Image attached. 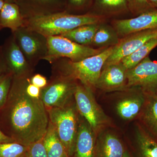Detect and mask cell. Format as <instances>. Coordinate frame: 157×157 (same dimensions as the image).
Here are the masks:
<instances>
[{
  "mask_svg": "<svg viewBox=\"0 0 157 157\" xmlns=\"http://www.w3.org/2000/svg\"><path fill=\"white\" fill-rule=\"evenodd\" d=\"M2 29V28H1V27H0V30Z\"/></svg>",
  "mask_w": 157,
  "mask_h": 157,
  "instance_id": "39",
  "label": "cell"
},
{
  "mask_svg": "<svg viewBox=\"0 0 157 157\" xmlns=\"http://www.w3.org/2000/svg\"><path fill=\"white\" fill-rule=\"evenodd\" d=\"M77 84L73 78L53 73L46 86L41 89L40 99L47 109L63 107L71 101Z\"/></svg>",
  "mask_w": 157,
  "mask_h": 157,
  "instance_id": "7",
  "label": "cell"
},
{
  "mask_svg": "<svg viewBox=\"0 0 157 157\" xmlns=\"http://www.w3.org/2000/svg\"></svg>",
  "mask_w": 157,
  "mask_h": 157,
  "instance_id": "40",
  "label": "cell"
},
{
  "mask_svg": "<svg viewBox=\"0 0 157 157\" xmlns=\"http://www.w3.org/2000/svg\"><path fill=\"white\" fill-rule=\"evenodd\" d=\"M31 83L40 89L43 88L48 84V81L45 76L37 74L32 76L30 78Z\"/></svg>",
  "mask_w": 157,
  "mask_h": 157,
  "instance_id": "31",
  "label": "cell"
},
{
  "mask_svg": "<svg viewBox=\"0 0 157 157\" xmlns=\"http://www.w3.org/2000/svg\"><path fill=\"white\" fill-rule=\"evenodd\" d=\"M28 147L16 142L0 144V157H27Z\"/></svg>",
  "mask_w": 157,
  "mask_h": 157,
  "instance_id": "26",
  "label": "cell"
},
{
  "mask_svg": "<svg viewBox=\"0 0 157 157\" xmlns=\"http://www.w3.org/2000/svg\"><path fill=\"white\" fill-rule=\"evenodd\" d=\"M99 141L98 154L100 157H123V146L120 140L111 133H104Z\"/></svg>",
  "mask_w": 157,
  "mask_h": 157,
  "instance_id": "19",
  "label": "cell"
},
{
  "mask_svg": "<svg viewBox=\"0 0 157 157\" xmlns=\"http://www.w3.org/2000/svg\"><path fill=\"white\" fill-rule=\"evenodd\" d=\"M148 1L153 8L157 9V0H148Z\"/></svg>",
  "mask_w": 157,
  "mask_h": 157,
  "instance_id": "35",
  "label": "cell"
},
{
  "mask_svg": "<svg viewBox=\"0 0 157 157\" xmlns=\"http://www.w3.org/2000/svg\"><path fill=\"white\" fill-rule=\"evenodd\" d=\"M14 35L20 49L29 63L34 68L48 52L47 37L25 26L20 28Z\"/></svg>",
  "mask_w": 157,
  "mask_h": 157,
  "instance_id": "6",
  "label": "cell"
},
{
  "mask_svg": "<svg viewBox=\"0 0 157 157\" xmlns=\"http://www.w3.org/2000/svg\"><path fill=\"white\" fill-rule=\"evenodd\" d=\"M5 2L4 0H0V11H1L2 9L3 6L5 4Z\"/></svg>",
  "mask_w": 157,
  "mask_h": 157,
  "instance_id": "36",
  "label": "cell"
},
{
  "mask_svg": "<svg viewBox=\"0 0 157 157\" xmlns=\"http://www.w3.org/2000/svg\"><path fill=\"white\" fill-rule=\"evenodd\" d=\"M30 78L13 76L4 105L10 137L27 147L43 138L49 123L47 109L41 99L32 98L26 92Z\"/></svg>",
  "mask_w": 157,
  "mask_h": 157,
  "instance_id": "1",
  "label": "cell"
},
{
  "mask_svg": "<svg viewBox=\"0 0 157 157\" xmlns=\"http://www.w3.org/2000/svg\"><path fill=\"white\" fill-rule=\"evenodd\" d=\"M7 70L6 63L2 53V48H0V76L6 71V72Z\"/></svg>",
  "mask_w": 157,
  "mask_h": 157,
  "instance_id": "34",
  "label": "cell"
},
{
  "mask_svg": "<svg viewBox=\"0 0 157 157\" xmlns=\"http://www.w3.org/2000/svg\"><path fill=\"white\" fill-rule=\"evenodd\" d=\"M113 27L119 37H124L137 32L157 29V9H154L129 19L115 20Z\"/></svg>",
  "mask_w": 157,
  "mask_h": 157,
  "instance_id": "12",
  "label": "cell"
},
{
  "mask_svg": "<svg viewBox=\"0 0 157 157\" xmlns=\"http://www.w3.org/2000/svg\"><path fill=\"white\" fill-rule=\"evenodd\" d=\"M127 88L138 87L145 94H157V62L147 56L127 71Z\"/></svg>",
  "mask_w": 157,
  "mask_h": 157,
  "instance_id": "9",
  "label": "cell"
},
{
  "mask_svg": "<svg viewBox=\"0 0 157 157\" xmlns=\"http://www.w3.org/2000/svg\"><path fill=\"white\" fill-rule=\"evenodd\" d=\"M27 157H48L43 144V138L28 146Z\"/></svg>",
  "mask_w": 157,
  "mask_h": 157,
  "instance_id": "29",
  "label": "cell"
},
{
  "mask_svg": "<svg viewBox=\"0 0 157 157\" xmlns=\"http://www.w3.org/2000/svg\"><path fill=\"white\" fill-rule=\"evenodd\" d=\"M127 2L129 11L137 16L155 9L151 6L148 0H127Z\"/></svg>",
  "mask_w": 157,
  "mask_h": 157,
  "instance_id": "28",
  "label": "cell"
},
{
  "mask_svg": "<svg viewBox=\"0 0 157 157\" xmlns=\"http://www.w3.org/2000/svg\"><path fill=\"white\" fill-rule=\"evenodd\" d=\"M146 99V94L139 88L134 95L126 97L119 102L117 111L123 119L130 120L140 114Z\"/></svg>",
  "mask_w": 157,
  "mask_h": 157,
  "instance_id": "16",
  "label": "cell"
},
{
  "mask_svg": "<svg viewBox=\"0 0 157 157\" xmlns=\"http://www.w3.org/2000/svg\"><path fill=\"white\" fill-rule=\"evenodd\" d=\"M95 133L84 119L78 121L75 157H95Z\"/></svg>",
  "mask_w": 157,
  "mask_h": 157,
  "instance_id": "15",
  "label": "cell"
},
{
  "mask_svg": "<svg viewBox=\"0 0 157 157\" xmlns=\"http://www.w3.org/2000/svg\"><path fill=\"white\" fill-rule=\"evenodd\" d=\"M74 98L78 112L89 124L95 133L107 121L106 116L96 102L89 87L77 83Z\"/></svg>",
  "mask_w": 157,
  "mask_h": 157,
  "instance_id": "8",
  "label": "cell"
},
{
  "mask_svg": "<svg viewBox=\"0 0 157 157\" xmlns=\"http://www.w3.org/2000/svg\"><path fill=\"white\" fill-rule=\"evenodd\" d=\"M156 37L157 29L140 31L123 37L114 46L112 53L104 63L103 68L120 63L123 59L143 46L149 40Z\"/></svg>",
  "mask_w": 157,
  "mask_h": 157,
  "instance_id": "10",
  "label": "cell"
},
{
  "mask_svg": "<svg viewBox=\"0 0 157 157\" xmlns=\"http://www.w3.org/2000/svg\"><path fill=\"white\" fill-rule=\"evenodd\" d=\"M24 18L66 11L67 0H16Z\"/></svg>",
  "mask_w": 157,
  "mask_h": 157,
  "instance_id": "13",
  "label": "cell"
},
{
  "mask_svg": "<svg viewBox=\"0 0 157 157\" xmlns=\"http://www.w3.org/2000/svg\"><path fill=\"white\" fill-rule=\"evenodd\" d=\"M94 3L102 14L115 15L129 11L127 0H95Z\"/></svg>",
  "mask_w": 157,
  "mask_h": 157,
  "instance_id": "25",
  "label": "cell"
},
{
  "mask_svg": "<svg viewBox=\"0 0 157 157\" xmlns=\"http://www.w3.org/2000/svg\"><path fill=\"white\" fill-rule=\"evenodd\" d=\"M15 142L14 139L3 133L0 129V144Z\"/></svg>",
  "mask_w": 157,
  "mask_h": 157,
  "instance_id": "33",
  "label": "cell"
},
{
  "mask_svg": "<svg viewBox=\"0 0 157 157\" xmlns=\"http://www.w3.org/2000/svg\"><path fill=\"white\" fill-rule=\"evenodd\" d=\"M99 24L86 25L78 27L61 35L80 45L89 46L92 45L93 39Z\"/></svg>",
  "mask_w": 157,
  "mask_h": 157,
  "instance_id": "20",
  "label": "cell"
},
{
  "mask_svg": "<svg viewBox=\"0 0 157 157\" xmlns=\"http://www.w3.org/2000/svg\"><path fill=\"white\" fill-rule=\"evenodd\" d=\"M114 46L108 47L101 53L80 61L72 62L64 58L57 59L51 63L52 73L79 80L90 88L96 87L104 63L112 53Z\"/></svg>",
  "mask_w": 157,
  "mask_h": 157,
  "instance_id": "3",
  "label": "cell"
},
{
  "mask_svg": "<svg viewBox=\"0 0 157 157\" xmlns=\"http://www.w3.org/2000/svg\"><path fill=\"white\" fill-rule=\"evenodd\" d=\"M43 141L48 157H68L64 146L50 122Z\"/></svg>",
  "mask_w": 157,
  "mask_h": 157,
  "instance_id": "21",
  "label": "cell"
},
{
  "mask_svg": "<svg viewBox=\"0 0 157 157\" xmlns=\"http://www.w3.org/2000/svg\"><path fill=\"white\" fill-rule=\"evenodd\" d=\"M90 0H67L66 11L72 14L73 11L84 9L88 5Z\"/></svg>",
  "mask_w": 157,
  "mask_h": 157,
  "instance_id": "30",
  "label": "cell"
},
{
  "mask_svg": "<svg viewBox=\"0 0 157 157\" xmlns=\"http://www.w3.org/2000/svg\"><path fill=\"white\" fill-rule=\"evenodd\" d=\"M120 40L118 35L113 27L101 23L96 32L91 45L101 48H107L116 45Z\"/></svg>",
  "mask_w": 157,
  "mask_h": 157,
  "instance_id": "23",
  "label": "cell"
},
{
  "mask_svg": "<svg viewBox=\"0 0 157 157\" xmlns=\"http://www.w3.org/2000/svg\"><path fill=\"white\" fill-rule=\"evenodd\" d=\"M41 89L31 83L30 81L27 86L26 92L29 96L33 98H40Z\"/></svg>",
  "mask_w": 157,
  "mask_h": 157,
  "instance_id": "32",
  "label": "cell"
},
{
  "mask_svg": "<svg viewBox=\"0 0 157 157\" xmlns=\"http://www.w3.org/2000/svg\"><path fill=\"white\" fill-rule=\"evenodd\" d=\"M146 99L140 111V119L147 131L157 139V94H145Z\"/></svg>",
  "mask_w": 157,
  "mask_h": 157,
  "instance_id": "17",
  "label": "cell"
},
{
  "mask_svg": "<svg viewBox=\"0 0 157 157\" xmlns=\"http://www.w3.org/2000/svg\"><path fill=\"white\" fill-rule=\"evenodd\" d=\"M123 157H131V156H130V154H129V153L127 151H124V154Z\"/></svg>",
  "mask_w": 157,
  "mask_h": 157,
  "instance_id": "37",
  "label": "cell"
},
{
  "mask_svg": "<svg viewBox=\"0 0 157 157\" xmlns=\"http://www.w3.org/2000/svg\"><path fill=\"white\" fill-rule=\"evenodd\" d=\"M127 71L121 62L104 67L102 69L96 87L108 91L127 88Z\"/></svg>",
  "mask_w": 157,
  "mask_h": 157,
  "instance_id": "14",
  "label": "cell"
},
{
  "mask_svg": "<svg viewBox=\"0 0 157 157\" xmlns=\"http://www.w3.org/2000/svg\"><path fill=\"white\" fill-rule=\"evenodd\" d=\"M157 46V37L149 40L145 44L130 55L122 60V63L127 70L134 68L148 56Z\"/></svg>",
  "mask_w": 157,
  "mask_h": 157,
  "instance_id": "24",
  "label": "cell"
},
{
  "mask_svg": "<svg viewBox=\"0 0 157 157\" xmlns=\"http://www.w3.org/2000/svg\"><path fill=\"white\" fill-rule=\"evenodd\" d=\"M13 76L8 71L0 76V108L4 106L7 101Z\"/></svg>",
  "mask_w": 157,
  "mask_h": 157,
  "instance_id": "27",
  "label": "cell"
},
{
  "mask_svg": "<svg viewBox=\"0 0 157 157\" xmlns=\"http://www.w3.org/2000/svg\"><path fill=\"white\" fill-rule=\"evenodd\" d=\"M48 52L45 60L52 63L57 59L64 58L72 62L80 61L101 53L106 48H94L77 44L61 36L47 37Z\"/></svg>",
  "mask_w": 157,
  "mask_h": 157,
  "instance_id": "5",
  "label": "cell"
},
{
  "mask_svg": "<svg viewBox=\"0 0 157 157\" xmlns=\"http://www.w3.org/2000/svg\"><path fill=\"white\" fill-rule=\"evenodd\" d=\"M1 48L8 72L17 77L32 76L34 68L26 59L13 34Z\"/></svg>",
  "mask_w": 157,
  "mask_h": 157,
  "instance_id": "11",
  "label": "cell"
},
{
  "mask_svg": "<svg viewBox=\"0 0 157 157\" xmlns=\"http://www.w3.org/2000/svg\"><path fill=\"white\" fill-rule=\"evenodd\" d=\"M25 25V18L15 3L5 2L0 11V27L8 28L14 33Z\"/></svg>",
  "mask_w": 157,
  "mask_h": 157,
  "instance_id": "18",
  "label": "cell"
},
{
  "mask_svg": "<svg viewBox=\"0 0 157 157\" xmlns=\"http://www.w3.org/2000/svg\"><path fill=\"white\" fill-rule=\"evenodd\" d=\"M104 19L101 14H76L64 11L25 18L24 26L47 37L61 36L80 26L101 23Z\"/></svg>",
  "mask_w": 157,
  "mask_h": 157,
  "instance_id": "2",
  "label": "cell"
},
{
  "mask_svg": "<svg viewBox=\"0 0 157 157\" xmlns=\"http://www.w3.org/2000/svg\"><path fill=\"white\" fill-rule=\"evenodd\" d=\"M136 140L139 157H157V140L142 127L137 128Z\"/></svg>",
  "mask_w": 157,
  "mask_h": 157,
  "instance_id": "22",
  "label": "cell"
},
{
  "mask_svg": "<svg viewBox=\"0 0 157 157\" xmlns=\"http://www.w3.org/2000/svg\"><path fill=\"white\" fill-rule=\"evenodd\" d=\"M75 105L71 100L63 107L47 109L49 122L64 146L68 157L74 154L78 131L79 120Z\"/></svg>",
  "mask_w": 157,
  "mask_h": 157,
  "instance_id": "4",
  "label": "cell"
},
{
  "mask_svg": "<svg viewBox=\"0 0 157 157\" xmlns=\"http://www.w3.org/2000/svg\"><path fill=\"white\" fill-rule=\"evenodd\" d=\"M5 2L7 3H15L16 0H4Z\"/></svg>",
  "mask_w": 157,
  "mask_h": 157,
  "instance_id": "38",
  "label": "cell"
}]
</instances>
